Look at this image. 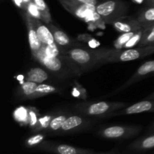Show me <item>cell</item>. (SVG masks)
<instances>
[{"label":"cell","instance_id":"6da1fadb","mask_svg":"<svg viewBox=\"0 0 154 154\" xmlns=\"http://www.w3.org/2000/svg\"><path fill=\"white\" fill-rule=\"evenodd\" d=\"M115 50V48L90 49L81 47H73L63 53L68 56L81 69L82 73H84L108 63L110 57L114 54Z\"/></svg>","mask_w":154,"mask_h":154},{"label":"cell","instance_id":"7a4b0ae2","mask_svg":"<svg viewBox=\"0 0 154 154\" xmlns=\"http://www.w3.org/2000/svg\"><path fill=\"white\" fill-rule=\"evenodd\" d=\"M32 57L54 77L60 79L76 78L82 75L81 69L64 53L57 57H49L45 55L40 50Z\"/></svg>","mask_w":154,"mask_h":154},{"label":"cell","instance_id":"3957f363","mask_svg":"<svg viewBox=\"0 0 154 154\" xmlns=\"http://www.w3.org/2000/svg\"><path fill=\"white\" fill-rule=\"evenodd\" d=\"M129 106L128 103L120 102L101 101L96 102H81L73 107L76 112L86 117L104 118L107 114Z\"/></svg>","mask_w":154,"mask_h":154},{"label":"cell","instance_id":"277c9868","mask_svg":"<svg viewBox=\"0 0 154 154\" xmlns=\"http://www.w3.org/2000/svg\"><path fill=\"white\" fill-rule=\"evenodd\" d=\"M96 11L102 21L111 24L114 21L126 17L129 5L121 0H105L96 5Z\"/></svg>","mask_w":154,"mask_h":154},{"label":"cell","instance_id":"5b68a950","mask_svg":"<svg viewBox=\"0 0 154 154\" xmlns=\"http://www.w3.org/2000/svg\"><path fill=\"white\" fill-rule=\"evenodd\" d=\"M154 54V45L144 47L129 48L126 50L116 49L108 60V63L119 62H129L142 59Z\"/></svg>","mask_w":154,"mask_h":154},{"label":"cell","instance_id":"8992f818","mask_svg":"<svg viewBox=\"0 0 154 154\" xmlns=\"http://www.w3.org/2000/svg\"><path fill=\"white\" fill-rule=\"evenodd\" d=\"M150 76H154V60H149V61L143 63L137 69L136 72L132 75V76L129 78V80H127L123 85L120 86L115 91L111 93V96L117 94V93L127 89L130 86L135 84V83H138V81L146 78H149Z\"/></svg>","mask_w":154,"mask_h":154},{"label":"cell","instance_id":"52a82bcc","mask_svg":"<svg viewBox=\"0 0 154 154\" xmlns=\"http://www.w3.org/2000/svg\"><path fill=\"white\" fill-rule=\"evenodd\" d=\"M148 112H154V100L144 99V100L137 102V103L133 104L132 105H129V106L126 107L123 109L118 110V111H114L111 114H107L104 118Z\"/></svg>","mask_w":154,"mask_h":154},{"label":"cell","instance_id":"ba28073f","mask_svg":"<svg viewBox=\"0 0 154 154\" xmlns=\"http://www.w3.org/2000/svg\"><path fill=\"white\" fill-rule=\"evenodd\" d=\"M58 1L68 11L87 23L88 22L89 17L92 13L96 11V6L86 5L78 2L76 0H58Z\"/></svg>","mask_w":154,"mask_h":154},{"label":"cell","instance_id":"9c48e42d","mask_svg":"<svg viewBox=\"0 0 154 154\" xmlns=\"http://www.w3.org/2000/svg\"><path fill=\"white\" fill-rule=\"evenodd\" d=\"M23 17V20L25 21L26 26L27 32H28L29 44V48L31 50L32 54L33 56L37 54L42 49L43 44L41 42L38 36L35 28L34 25L31 20L30 15L26 11H24Z\"/></svg>","mask_w":154,"mask_h":154},{"label":"cell","instance_id":"30bf717a","mask_svg":"<svg viewBox=\"0 0 154 154\" xmlns=\"http://www.w3.org/2000/svg\"><path fill=\"white\" fill-rule=\"evenodd\" d=\"M140 128L138 126H111L102 129L101 133L102 136L108 138H120L125 137L129 134L139 132Z\"/></svg>","mask_w":154,"mask_h":154},{"label":"cell","instance_id":"8fae6325","mask_svg":"<svg viewBox=\"0 0 154 154\" xmlns=\"http://www.w3.org/2000/svg\"><path fill=\"white\" fill-rule=\"evenodd\" d=\"M111 24L114 28L120 33L137 32L144 29L137 18H132L131 17H123L114 21Z\"/></svg>","mask_w":154,"mask_h":154},{"label":"cell","instance_id":"7c38bea8","mask_svg":"<svg viewBox=\"0 0 154 154\" xmlns=\"http://www.w3.org/2000/svg\"><path fill=\"white\" fill-rule=\"evenodd\" d=\"M31 20L35 28L38 36L43 45H53L56 44L54 35H53L48 26L45 23H44L41 20L32 17H31Z\"/></svg>","mask_w":154,"mask_h":154},{"label":"cell","instance_id":"4fadbf2b","mask_svg":"<svg viewBox=\"0 0 154 154\" xmlns=\"http://www.w3.org/2000/svg\"><path fill=\"white\" fill-rule=\"evenodd\" d=\"M48 26L51 29L53 35H54L55 43L57 44L59 48L61 50V51H63V52H64L66 50L73 48V42L71 40L70 38L66 32H64L63 30L56 26L54 24H53V23L48 24Z\"/></svg>","mask_w":154,"mask_h":154},{"label":"cell","instance_id":"5bb4252c","mask_svg":"<svg viewBox=\"0 0 154 154\" xmlns=\"http://www.w3.org/2000/svg\"><path fill=\"white\" fill-rule=\"evenodd\" d=\"M51 78V73L45 68H32L27 72L26 81H32L37 84H43Z\"/></svg>","mask_w":154,"mask_h":154},{"label":"cell","instance_id":"9a60e30c","mask_svg":"<svg viewBox=\"0 0 154 154\" xmlns=\"http://www.w3.org/2000/svg\"><path fill=\"white\" fill-rule=\"evenodd\" d=\"M38 84L32 81H26L17 89V96L23 99H33L39 98L37 93V87Z\"/></svg>","mask_w":154,"mask_h":154},{"label":"cell","instance_id":"2e32d148","mask_svg":"<svg viewBox=\"0 0 154 154\" xmlns=\"http://www.w3.org/2000/svg\"><path fill=\"white\" fill-rule=\"evenodd\" d=\"M136 18L144 29L153 26L154 24V6H147L142 9Z\"/></svg>","mask_w":154,"mask_h":154},{"label":"cell","instance_id":"e0dca14e","mask_svg":"<svg viewBox=\"0 0 154 154\" xmlns=\"http://www.w3.org/2000/svg\"><path fill=\"white\" fill-rule=\"evenodd\" d=\"M83 116V115H82ZM81 115H71L66 119L63 125L61 127V130L68 132V131L73 130V129L79 128L80 126H83L86 122L88 120L85 117Z\"/></svg>","mask_w":154,"mask_h":154},{"label":"cell","instance_id":"ac0fdd59","mask_svg":"<svg viewBox=\"0 0 154 154\" xmlns=\"http://www.w3.org/2000/svg\"><path fill=\"white\" fill-rule=\"evenodd\" d=\"M38 7V10L40 11L41 14L42 16V21L48 25L52 23V18H51V12H50L49 8L48 5L45 2V0H32Z\"/></svg>","mask_w":154,"mask_h":154},{"label":"cell","instance_id":"d6986e66","mask_svg":"<svg viewBox=\"0 0 154 154\" xmlns=\"http://www.w3.org/2000/svg\"><path fill=\"white\" fill-rule=\"evenodd\" d=\"M154 45V24L148 28L144 29L141 40L138 47H144Z\"/></svg>","mask_w":154,"mask_h":154},{"label":"cell","instance_id":"ffe728a7","mask_svg":"<svg viewBox=\"0 0 154 154\" xmlns=\"http://www.w3.org/2000/svg\"><path fill=\"white\" fill-rule=\"evenodd\" d=\"M69 114H61L59 115L54 117L52 120L50 121V124L48 127L51 129V130L57 131L58 129H61L62 126L63 125L64 122L66 121V119L69 117Z\"/></svg>","mask_w":154,"mask_h":154},{"label":"cell","instance_id":"44dd1931","mask_svg":"<svg viewBox=\"0 0 154 154\" xmlns=\"http://www.w3.org/2000/svg\"><path fill=\"white\" fill-rule=\"evenodd\" d=\"M135 32H125L121 33L120 36L114 41V46L115 49L122 50L124 48L126 44L131 39V38L135 35Z\"/></svg>","mask_w":154,"mask_h":154},{"label":"cell","instance_id":"7402d4cb","mask_svg":"<svg viewBox=\"0 0 154 154\" xmlns=\"http://www.w3.org/2000/svg\"><path fill=\"white\" fill-rule=\"evenodd\" d=\"M59 89L57 88L55 86H53L51 84H38L37 87V93H38L39 96L42 97V96H47V95L52 94V93H58Z\"/></svg>","mask_w":154,"mask_h":154},{"label":"cell","instance_id":"603a6c76","mask_svg":"<svg viewBox=\"0 0 154 154\" xmlns=\"http://www.w3.org/2000/svg\"><path fill=\"white\" fill-rule=\"evenodd\" d=\"M144 29L139 30V31L135 32V35H134L131 38L130 40L126 44V45L124 46V48L129 49V48H135V47H138L140 42H141V38H142L143 34H144Z\"/></svg>","mask_w":154,"mask_h":154},{"label":"cell","instance_id":"cb8c5ba5","mask_svg":"<svg viewBox=\"0 0 154 154\" xmlns=\"http://www.w3.org/2000/svg\"><path fill=\"white\" fill-rule=\"evenodd\" d=\"M25 11L32 17L42 20V16L41 14L40 11L38 10V8L33 1H31L26 5Z\"/></svg>","mask_w":154,"mask_h":154},{"label":"cell","instance_id":"d4e9b609","mask_svg":"<svg viewBox=\"0 0 154 154\" xmlns=\"http://www.w3.org/2000/svg\"><path fill=\"white\" fill-rule=\"evenodd\" d=\"M57 151L60 154H77L78 151L75 147L69 145H59L57 147Z\"/></svg>","mask_w":154,"mask_h":154},{"label":"cell","instance_id":"484cf974","mask_svg":"<svg viewBox=\"0 0 154 154\" xmlns=\"http://www.w3.org/2000/svg\"><path fill=\"white\" fill-rule=\"evenodd\" d=\"M15 118L20 122H24V120H28L29 113L26 112V109L24 108H19L14 113Z\"/></svg>","mask_w":154,"mask_h":154},{"label":"cell","instance_id":"4316f807","mask_svg":"<svg viewBox=\"0 0 154 154\" xmlns=\"http://www.w3.org/2000/svg\"><path fill=\"white\" fill-rule=\"evenodd\" d=\"M141 147L144 149H150L154 147V135L147 137L141 142Z\"/></svg>","mask_w":154,"mask_h":154},{"label":"cell","instance_id":"83f0119b","mask_svg":"<svg viewBox=\"0 0 154 154\" xmlns=\"http://www.w3.org/2000/svg\"><path fill=\"white\" fill-rule=\"evenodd\" d=\"M43 139H44L43 135H35V136H32L30 138H29L28 141H27V143H28V144H29L30 146H32L36 144H38V143L41 142Z\"/></svg>","mask_w":154,"mask_h":154},{"label":"cell","instance_id":"f1b7e54d","mask_svg":"<svg viewBox=\"0 0 154 154\" xmlns=\"http://www.w3.org/2000/svg\"><path fill=\"white\" fill-rule=\"evenodd\" d=\"M76 1L83 5L91 6H96L99 3L98 0H76Z\"/></svg>","mask_w":154,"mask_h":154},{"label":"cell","instance_id":"f546056e","mask_svg":"<svg viewBox=\"0 0 154 154\" xmlns=\"http://www.w3.org/2000/svg\"><path fill=\"white\" fill-rule=\"evenodd\" d=\"M78 39L79 41H81V42H90V41H91L93 39V37L89 34H81L78 35Z\"/></svg>","mask_w":154,"mask_h":154},{"label":"cell","instance_id":"4dcf8cb0","mask_svg":"<svg viewBox=\"0 0 154 154\" xmlns=\"http://www.w3.org/2000/svg\"><path fill=\"white\" fill-rule=\"evenodd\" d=\"M13 1L18 7L22 8H23L25 10V5H24V3L23 0H13Z\"/></svg>","mask_w":154,"mask_h":154},{"label":"cell","instance_id":"1f68e13d","mask_svg":"<svg viewBox=\"0 0 154 154\" xmlns=\"http://www.w3.org/2000/svg\"><path fill=\"white\" fill-rule=\"evenodd\" d=\"M147 6H154V0H145Z\"/></svg>","mask_w":154,"mask_h":154},{"label":"cell","instance_id":"d6a6232c","mask_svg":"<svg viewBox=\"0 0 154 154\" xmlns=\"http://www.w3.org/2000/svg\"><path fill=\"white\" fill-rule=\"evenodd\" d=\"M144 99H151V100H154V91L153 93H150V95H148Z\"/></svg>","mask_w":154,"mask_h":154},{"label":"cell","instance_id":"836d02e7","mask_svg":"<svg viewBox=\"0 0 154 154\" xmlns=\"http://www.w3.org/2000/svg\"><path fill=\"white\" fill-rule=\"evenodd\" d=\"M132 1H133L134 2L137 3V4H141V3H143L144 2H145V0H132Z\"/></svg>","mask_w":154,"mask_h":154},{"label":"cell","instance_id":"e575fe53","mask_svg":"<svg viewBox=\"0 0 154 154\" xmlns=\"http://www.w3.org/2000/svg\"><path fill=\"white\" fill-rule=\"evenodd\" d=\"M153 128H154V125H153Z\"/></svg>","mask_w":154,"mask_h":154}]
</instances>
